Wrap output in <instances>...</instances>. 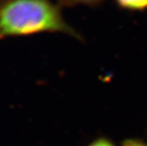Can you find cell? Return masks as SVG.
I'll list each match as a JSON object with an SVG mask.
<instances>
[{
  "label": "cell",
  "instance_id": "obj_1",
  "mask_svg": "<svg viewBox=\"0 0 147 146\" xmlns=\"http://www.w3.org/2000/svg\"><path fill=\"white\" fill-rule=\"evenodd\" d=\"M61 33L82 40L67 23L59 5L51 0H5L0 5V38Z\"/></svg>",
  "mask_w": 147,
  "mask_h": 146
},
{
  "label": "cell",
  "instance_id": "obj_2",
  "mask_svg": "<svg viewBox=\"0 0 147 146\" xmlns=\"http://www.w3.org/2000/svg\"><path fill=\"white\" fill-rule=\"evenodd\" d=\"M117 5L122 10L143 11L147 9V0H115Z\"/></svg>",
  "mask_w": 147,
  "mask_h": 146
},
{
  "label": "cell",
  "instance_id": "obj_3",
  "mask_svg": "<svg viewBox=\"0 0 147 146\" xmlns=\"http://www.w3.org/2000/svg\"><path fill=\"white\" fill-rule=\"evenodd\" d=\"M60 6L74 7L77 5H85L96 7L102 3L105 0H57Z\"/></svg>",
  "mask_w": 147,
  "mask_h": 146
},
{
  "label": "cell",
  "instance_id": "obj_4",
  "mask_svg": "<svg viewBox=\"0 0 147 146\" xmlns=\"http://www.w3.org/2000/svg\"><path fill=\"white\" fill-rule=\"evenodd\" d=\"M87 146H116L111 139L107 137H98L93 139Z\"/></svg>",
  "mask_w": 147,
  "mask_h": 146
},
{
  "label": "cell",
  "instance_id": "obj_5",
  "mask_svg": "<svg viewBox=\"0 0 147 146\" xmlns=\"http://www.w3.org/2000/svg\"><path fill=\"white\" fill-rule=\"evenodd\" d=\"M121 146H147V144L140 139L129 138L123 141Z\"/></svg>",
  "mask_w": 147,
  "mask_h": 146
}]
</instances>
